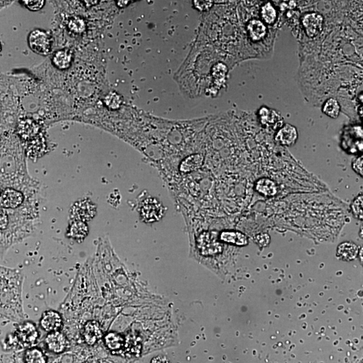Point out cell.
<instances>
[{"label":"cell","mask_w":363,"mask_h":363,"mask_svg":"<svg viewBox=\"0 0 363 363\" xmlns=\"http://www.w3.org/2000/svg\"><path fill=\"white\" fill-rule=\"evenodd\" d=\"M29 45L35 53L41 55H47L51 53L53 39L43 31H33L28 37Z\"/></svg>","instance_id":"6da1fadb"},{"label":"cell","mask_w":363,"mask_h":363,"mask_svg":"<svg viewBox=\"0 0 363 363\" xmlns=\"http://www.w3.org/2000/svg\"><path fill=\"white\" fill-rule=\"evenodd\" d=\"M302 24L307 35L310 38H314L322 33L323 18L320 14L316 12L308 13L302 17Z\"/></svg>","instance_id":"7a4b0ae2"},{"label":"cell","mask_w":363,"mask_h":363,"mask_svg":"<svg viewBox=\"0 0 363 363\" xmlns=\"http://www.w3.org/2000/svg\"><path fill=\"white\" fill-rule=\"evenodd\" d=\"M298 139L297 129L293 125L286 124L283 125L275 136V140L283 146L291 147L295 145Z\"/></svg>","instance_id":"3957f363"},{"label":"cell","mask_w":363,"mask_h":363,"mask_svg":"<svg viewBox=\"0 0 363 363\" xmlns=\"http://www.w3.org/2000/svg\"><path fill=\"white\" fill-rule=\"evenodd\" d=\"M63 320L59 313L53 310L47 311L44 313L41 319V326L48 332L59 331L62 327Z\"/></svg>","instance_id":"277c9868"},{"label":"cell","mask_w":363,"mask_h":363,"mask_svg":"<svg viewBox=\"0 0 363 363\" xmlns=\"http://www.w3.org/2000/svg\"><path fill=\"white\" fill-rule=\"evenodd\" d=\"M96 214L95 204L88 201L77 202L73 208V216L80 222L91 220Z\"/></svg>","instance_id":"5b68a950"},{"label":"cell","mask_w":363,"mask_h":363,"mask_svg":"<svg viewBox=\"0 0 363 363\" xmlns=\"http://www.w3.org/2000/svg\"><path fill=\"white\" fill-rule=\"evenodd\" d=\"M84 341L89 346H93L102 337V331L99 323L97 321H89L83 327Z\"/></svg>","instance_id":"8992f818"},{"label":"cell","mask_w":363,"mask_h":363,"mask_svg":"<svg viewBox=\"0 0 363 363\" xmlns=\"http://www.w3.org/2000/svg\"><path fill=\"white\" fill-rule=\"evenodd\" d=\"M45 342L49 349L55 353L64 352L68 346L66 337L59 331L49 333L46 337Z\"/></svg>","instance_id":"52a82bcc"},{"label":"cell","mask_w":363,"mask_h":363,"mask_svg":"<svg viewBox=\"0 0 363 363\" xmlns=\"http://www.w3.org/2000/svg\"><path fill=\"white\" fill-rule=\"evenodd\" d=\"M162 208L158 202L154 199H147L141 207V215L147 222H154L160 218Z\"/></svg>","instance_id":"ba28073f"},{"label":"cell","mask_w":363,"mask_h":363,"mask_svg":"<svg viewBox=\"0 0 363 363\" xmlns=\"http://www.w3.org/2000/svg\"><path fill=\"white\" fill-rule=\"evenodd\" d=\"M18 336L24 344H33L38 340L39 331L34 323L25 322L18 327Z\"/></svg>","instance_id":"9c48e42d"},{"label":"cell","mask_w":363,"mask_h":363,"mask_svg":"<svg viewBox=\"0 0 363 363\" xmlns=\"http://www.w3.org/2000/svg\"><path fill=\"white\" fill-rule=\"evenodd\" d=\"M260 120L263 125L273 128H281L283 125V119L278 112L275 110L262 108L260 111Z\"/></svg>","instance_id":"30bf717a"},{"label":"cell","mask_w":363,"mask_h":363,"mask_svg":"<svg viewBox=\"0 0 363 363\" xmlns=\"http://www.w3.org/2000/svg\"><path fill=\"white\" fill-rule=\"evenodd\" d=\"M23 201V196L19 192L7 189L2 193V206L4 208H14L19 206Z\"/></svg>","instance_id":"8fae6325"},{"label":"cell","mask_w":363,"mask_h":363,"mask_svg":"<svg viewBox=\"0 0 363 363\" xmlns=\"http://www.w3.org/2000/svg\"><path fill=\"white\" fill-rule=\"evenodd\" d=\"M358 246L352 242L346 241L338 247L337 256L344 261H351L355 259L358 254Z\"/></svg>","instance_id":"7c38bea8"},{"label":"cell","mask_w":363,"mask_h":363,"mask_svg":"<svg viewBox=\"0 0 363 363\" xmlns=\"http://www.w3.org/2000/svg\"><path fill=\"white\" fill-rule=\"evenodd\" d=\"M247 29L250 38L254 41H262L267 34L266 26L259 20L250 21Z\"/></svg>","instance_id":"4fadbf2b"},{"label":"cell","mask_w":363,"mask_h":363,"mask_svg":"<svg viewBox=\"0 0 363 363\" xmlns=\"http://www.w3.org/2000/svg\"><path fill=\"white\" fill-rule=\"evenodd\" d=\"M255 189L258 193L266 197L276 195L278 191L276 183L266 178L260 179L256 182Z\"/></svg>","instance_id":"5bb4252c"},{"label":"cell","mask_w":363,"mask_h":363,"mask_svg":"<svg viewBox=\"0 0 363 363\" xmlns=\"http://www.w3.org/2000/svg\"><path fill=\"white\" fill-rule=\"evenodd\" d=\"M203 156L201 154H195L189 156L181 162L180 170L181 172L190 173L198 170L203 164Z\"/></svg>","instance_id":"9a60e30c"},{"label":"cell","mask_w":363,"mask_h":363,"mask_svg":"<svg viewBox=\"0 0 363 363\" xmlns=\"http://www.w3.org/2000/svg\"><path fill=\"white\" fill-rule=\"evenodd\" d=\"M221 239L237 246H245L248 244L247 237L238 231H223L221 235Z\"/></svg>","instance_id":"2e32d148"},{"label":"cell","mask_w":363,"mask_h":363,"mask_svg":"<svg viewBox=\"0 0 363 363\" xmlns=\"http://www.w3.org/2000/svg\"><path fill=\"white\" fill-rule=\"evenodd\" d=\"M70 232L71 237L75 240L83 241L88 233V227L84 222L76 221L71 226Z\"/></svg>","instance_id":"e0dca14e"},{"label":"cell","mask_w":363,"mask_h":363,"mask_svg":"<svg viewBox=\"0 0 363 363\" xmlns=\"http://www.w3.org/2000/svg\"><path fill=\"white\" fill-rule=\"evenodd\" d=\"M53 64L60 70H65L70 66L72 62V53L68 50L57 51L53 58Z\"/></svg>","instance_id":"ac0fdd59"},{"label":"cell","mask_w":363,"mask_h":363,"mask_svg":"<svg viewBox=\"0 0 363 363\" xmlns=\"http://www.w3.org/2000/svg\"><path fill=\"white\" fill-rule=\"evenodd\" d=\"M322 111L329 117L337 118L341 112V106L337 100L329 99L323 104Z\"/></svg>","instance_id":"d6986e66"},{"label":"cell","mask_w":363,"mask_h":363,"mask_svg":"<svg viewBox=\"0 0 363 363\" xmlns=\"http://www.w3.org/2000/svg\"><path fill=\"white\" fill-rule=\"evenodd\" d=\"M104 343L110 350H118L124 345V339L117 333L110 332L104 337Z\"/></svg>","instance_id":"ffe728a7"},{"label":"cell","mask_w":363,"mask_h":363,"mask_svg":"<svg viewBox=\"0 0 363 363\" xmlns=\"http://www.w3.org/2000/svg\"><path fill=\"white\" fill-rule=\"evenodd\" d=\"M26 363H47V357L39 348H33L26 350L24 355Z\"/></svg>","instance_id":"44dd1931"},{"label":"cell","mask_w":363,"mask_h":363,"mask_svg":"<svg viewBox=\"0 0 363 363\" xmlns=\"http://www.w3.org/2000/svg\"><path fill=\"white\" fill-rule=\"evenodd\" d=\"M262 20L267 24H274L277 19V11L270 3L265 4L261 8Z\"/></svg>","instance_id":"7402d4cb"},{"label":"cell","mask_w":363,"mask_h":363,"mask_svg":"<svg viewBox=\"0 0 363 363\" xmlns=\"http://www.w3.org/2000/svg\"><path fill=\"white\" fill-rule=\"evenodd\" d=\"M352 211L358 220L363 221V195L356 197L352 202Z\"/></svg>","instance_id":"603a6c76"},{"label":"cell","mask_w":363,"mask_h":363,"mask_svg":"<svg viewBox=\"0 0 363 363\" xmlns=\"http://www.w3.org/2000/svg\"><path fill=\"white\" fill-rule=\"evenodd\" d=\"M69 28L76 33H81L84 31V22L80 18H72L69 23Z\"/></svg>","instance_id":"cb8c5ba5"},{"label":"cell","mask_w":363,"mask_h":363,"mask_svg":"<svg viewBox=\"0 0 363 363\" xmlns=\"http://www.w3.org/2000/svg\"><path fill=\"white\" fill-rule=\"evenodd\" d=\"M352 168L356 174L363 178V155L354 160L352 163Z\"/></svg>","instance_id":"d4e9b609"},{"label":"cell","mask_w":363,"mask_h":363,"mask_svg":"<svg viewBox=\"0 0 363 363\" xmlns=\"http://www.w3.org/2000/svg\"><path fill=\"white\" fill-rule=\"evenodd\" d=\"M35 125L32 123H25L23 127H21V132L23 136H29L35 133Z\"/></svg>","instance_id":"484cf974"},{"label":"cell","mask_w":363,"mask_h":363,"mask_svg":"<svg viewBox=\"0 0 363 363\" xmlns=\"http://www.w3.org/2000/svg\"><path fill=\"white\" fill-rule=\"evenodd\" d=\"M24 3L29 10L37 11L43 8L45 1H24Z\"/></svg>","instance_id":"4316f807"},{"label":"cell","mask_w":363,"mask_h":363,"mask_svg":"<svg viewBox=\"0 0 363 363\" xmlns=\"http://www.w3.org/2000/svg\"><path fill=\"white\" fill-rule=\"evenodd\" d=\"M8 225V217L3 210H1V229H4Z\"/></svg>","instance_id":"83f0119b"},{"label":"cell","mask_w":363,"mask_h":363,"mask_svg":"<svg viewBox=\"0 0 363 363\" xmlns=\"http://www.w3.org/2000/svg\"><path fill=\"white\" fill-rule=\"evenodd\" d=\"M152 363H170L166 358L158 356L152 360Z\"/></svg>","instance_id":"f1b7e54d"},{"label":"cell","mask_w":363,"mask_h":363,"mask_svg":"<svg viewBox=\"0 0 363 363\" xmlns=\"http://www.w3.org/2000/svg\"><path fill=\"white\" fill-rule=\"evenodd\" d=\"M127 3H128V2H126V1L117 2L118 6H119L120 7H124V5H123V4H125V6H127Z\"/></svg>","instance_id":"f546056e"},{"label":"cell","mask_w":363,"mask_h":363,"mask_svg":"<svg viewBox=\"0 0 363 363\" xmlns=\"http://www.w3.org/2000/svg\"><path fill=\"white\" fill-rule=\"evenodd\" d=\"M360 259H361V261L363 263V248H362L361 250H360Z\"/></svg>","instance_id":"4dcf8cb0"},{"label":"cell","mask_w":363,"mask_h":363,"mask_svg":"<svg viewBox=\"0 0 363 363\" xmlns=\"http://www.w3.org/2000/svg\"><path fill=\"white\" fill-rule=\"evenodd\" d=\"M360 236H361L363 238V225L361 227V228H360Z\"/></svg>","instance_id":"1f68e13d"},{"label":"cell","mask_w":363,"mask_h":363,"mask_svg":"<svg viewBox=\"0 0 363 363\" xmlns=\"http://www.w3.org/2000/svg\"><path fill=\"white\" fill-rule=\"evenodd\" d=\"M359 100L360 102L363 104V95L360 96Z\"/></svg>","instance_id":"d6a6232c"}]
</instances>
